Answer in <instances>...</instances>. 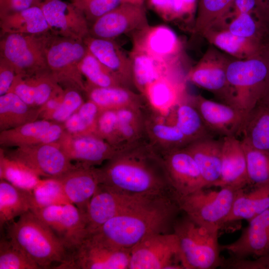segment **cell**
Here are the masks:
<instances>
[{"label":"cell","instance_id":"1","mask_svg":"<svg viewBox=\"0 0 269 269\" xmlns=\"http://www.w3.org/2000/svg\"><path fill=\"white\" fill-rule=\"evenodd\" d=\"M97 169L101 184L126 193L171 192L161 157L148 140L122 150Z\"/></svg>","mask_w":269,"mask_h":269},{"label":"cell","instance_id":"2","mask_svg":"<svg viewBox=\"0 0 269 269\" xmlns=\"http://www.w3.org/2000/svg\"><path fill=\"white\" fill-rule=\"evenodd\" d=\"M179 211L171 194L147 196L91 234L109 244L131 250L148 236L172 232Z\"/></svg>","mask_w":269,"mask_h":269},{"label":"cell","instance_id":"3","mask_svg":"<svg viewBox=\"0 0 269 269\" xmlns=\"http://www.w3.org/2000/svg\"><path fill=\"white\" fill-rule=\"evenodd\" d=\"M8 238L40 269L58 264L64 269L71 254L52 230L32 211H29L9 225Z\"/></svg>","mask_w":269,"mask_h":269},{"label":"cell","instance_id":"4","mask_svg":"<svg viewBox=\"0 0 269 269\" xmlns=\"http://www.w3.org/2000/svg\"><path fill=\"white\" fill-rule=\"evenodd\" d=\"M219 231L199 224L186 215L176 219L173 232L178 238L179 260L184 269H212L222 266Z\"/></svg>","mask_w":269,"mask_h":269},{"label":"cell","instance_id":"5","mask_svg":"<svg viewBox=\"0 0 269 269\" xmlns=\"http://www.w3.org/2000/svg\"><path fill=\"white\" fill-rule=\"evenodd\" d=\"M233 106L247 116L269 82V64L262 55L232 59L227 68Z\"/></svg>","mask_w":269,"mask_h":269},{"label":"cell","instance_id":"6","mask_svg":"<svg viewBox=\"0 0 269 269\" xmlns=\"http://www.w3.org/2000/svg\"><path fill=\"white\" fill-rule=\"evenodd\" d=\"M204 188L186 195H172L181 211L195 222L220 230L240 190L229 187Z\"/></svg>","mask_w":269,"mask_h":269},{"label":"cell","instance_id":"7","mask_svg":"<svg viewBox=\"0 0 269 269\" xmlns=\"http://www.w3.org/2000/svg\"><path fill=\"white\" fill-rule=\"evenodd\" d=\"M88 50L83 41L53 35L46 52V64L64 89H74L85 94L86 81L79 65Z\"/></svg>","mask_w":269,"mask_h":269},{"label":"cell","instance_id":"8","mask_svg":"<svg viewBox=\"0 0 269 269\" xmlns=\"http://www.w3.org/2000/svg\"><path fill=\"white\" fill-rule=\"evenodd\" d=\"M53 35L8 33L2 35L0 55L15 68L17 74L30 75L48 69L46 52Z\"/></svg>","mask_w":269,"mask_h":269},{"label":"cell","instance_id":"9","mask_svg":"<svg viewBox=\"0 0 269 269\" xmlns=\"http://www.w3.org/2000/svg\"><path fill=\"white\" fill-rule=\"evenodd\" d=\"M178 240L172 232L148 236L131 249L129 269H184Z\"/></svg>","mask_w":269,"mask_h":269},{"label":"cell","instance_id":"10","mask_svg":"<svg viewBox=\"0 0 269 269\" xmlns=\"http://www.w3.org/2000/svg\"><path fill=\"white\" fill-rule=\"evenodd\" d=\"M1 148L6 157L24 164L44 178H58L76 166L58 142L25 145L11 149Z\"/></svg>","mask_w":269,"mask_h":269},{"label":"cell","instance_id":"11","mask_svg":"<svg viewBox=\"0 0 269 269\" xmlns=\"http://www.w3.org/2000/svg\"><path fill=\"white\" fill-rule=\"evenodd\" d=\"M31 211L52 230L71 255L88 236L85 213L73 204Z\"/></svg>","mask_w":269,"mask_h":269},{"label":"cell","instance_id":"12","mask_svg":"<svg viewBox=\"0 0 269 269\" xmlns=\"http://www.w3.org/2000/svg\"><path fill=\"white\" fill-rule=\"evenodd\" d=\"M130 252L90 234L72 253L64 269H129Z\"/></svg>","mask_w":269,"mask_h":269},{"label":"cell","instance_id":"13","mask_svg":"<svg viewBox=\"0 0 269 269\" xmlns=\"http://www.w3.org/2000/svg\"><path fill=\"white\" fill-rule=\"evenodd\" d=\"M232 59L214 47H210L186 75L187 81L212 93L220 102L233 106L227 68Z\"/></svg>","mask_w":269,"mask_h":269},{"label":"cell","instance_id":"14","mask_svg":"<svg viewBox=\"0 0 269 269\" xmlns=\"http://www.w3.org/2000/svg\"><path fill=\"white\" fill-rule=\"evenodd\" d=\"M148 25L143 4L124 2L92 23L89 35L96 38L114 39Z\"/></svg>","mask_w":269,"mask_h":269},{"label":"cell","instance_id":"15","mask_svg":"<svg viewBox=\"0 0 269 269\" xmlns=\"http://www.w3.org/2000/svg\"><path fill=\"white\" fill-rule=\"evenodd\" d=\"M126 193L100 184L85 212L88 235L145 197Z\"/></svg>","mask_w":269,"mask_h":269},{"label":"cell","instance_id":"16","mask_svg":"<svg viewBox=\"0 0 269 269\" xmlns=\"http://www.w3.org/2000/svg\"><path fill=\"white\" fill-rule=\"evenodd\" d=\"M188 99L214 136L218 135L223 138L241 134L246 115L240 109L227 104L208 100L201 95H188Z\"/></svg>","mask_w":269,"mask_h":269},{"label":"cell","instance_id":"17","mask_svg":"<svg viewBox=\"0 0 269 269\" xmlns=\"http://www.w3.org/2000/svg\"><path fill=\"white\" fill-rule=\"evenodd\" d=\"M160 155L171 195H186L206 187L197 165L184 148Z\"/></svg>","mask_w":269,"mask_h":269},{"label":"cell","instance_id":"18","mask_svg":"<svg viewBox=\"0 0 269 269\" xmlns=\"http://www.w3.org/2000/svg\"><path fill=\"white\" fill-rule=\"evenodd\" d=\"M57 142L72 162L84 166L101 165L123 150L95 134L73 136L65 131Z\"/></svg>","mask_w":269,"mask_h":269},{"label":"cell","instance_id":"19","mask_svg":"<svg viewBox=\"0 0 269 269\" xmlns=\"http://www.w3.org/2000/svg\"><path fill=\"white\" fill-rule=\"evenodd\" d=\"M40 6L53 35L81 41L89 35L87 19L71 2L46 0Z\"/></svg>","mask_w":269,"mask_h":269},{"label":"cell","instance_id":"20","mask_svg":"<svg viewBox=\"0 0 269 269\" xmlns=\"http://www.w3.org/2000/svg\"><path fill=\"white\" fill-rule=\"evenodd\" d=\"M186 81V76L179 71L150 83L142 95L150 112L155 116L165 117L166 113L188 96Z\"/></svg>","mask_w":269,"mask_h":269},{"label":"cell","instance_id":"21","mask_svg":"<svg viewBox=\"0 0 269 269\" xmlns=\"http://www.w3.org/2000/svg\"><path fill=\"white\" fill-rule=\"evenodd\" d=\"M132 34V49L159 59L179 62L181 43L169 27L148 25Z\"/></svg>","mask_w":269,"mask_h":269},{"label":"cell","instance_id":"22","mask_svg":"<svg viewBox=\"0 0 269 269\" xmlns=\"http://www.w3.org/2000/svg\"><path fill=\"white\" fill-rule=\"evenodd\" d=\"M249 224L234 242L220 246L231 257L258 258L269 251V208L248 222Z\"/></svg>","mask_w":269,"mask_h":269},{"label":"cell","instance_id":"23","mask_svg":"<svg viewBox=\"0 0 269 269\" xmlns=\"http://www.w3.org/2000/svg\"><path fill=\"white\" fill-rule=\"evenodd\" d=\"M248 185L247 160L242 140L235 136L223 137L221 175L214 187L242 189Z\"/></svg>","mask_w":269,"mask_h":269},{"label":"cell","instance_id":"24","mask_svg":"<svg viewBox=\"0 0 269 269\" xmlns=\"http://www.w3.org/2000/svg\"><path fill=\"white\" fill-rule=\"evenodd\" d=\"M89 51L105 65L121 80L125 87L134 90L131 58L114 39L93 37L90 35L83 39Z\"/></svg>","mask_w":269,"mask_h":269},{"label":"cell","instance_id":"25","mask_svg":"<svg viewBox=\"0 0 269 269\" xmlns=\"http://www.w3.org/2000/svg\"><path fill=\"white\" fill-rule=\"evenodd\" d=\"M57 179L70 203L85 213L90 199L101 184L97 167L76 164Z\"/></svg>","mask_w":269,"mask_h":269},{"label":"cell","instance_id":"26","mask_svg":"<svg viewBox=\"0 0 269 269\" xmlns=\"http://www.w3.org/2000/svg\"><path fill=\"white\" fill-rule=\"evenodd\" d=\"M241 134L243 141L269 152V82L247 114Z\"/></svg>","mask_w":269,"mask_h":269},{"label":"cell","instance_id":"27","mask_svg":"<svg viewBox=\"0 0 269 269\" xmlns=\"http://www.w3.org/2000/svg\"><path fill=\"white\" fill-rule=\"evenodd\" d=\"M222 138L210 137L197 140L184 148L200 170L207 188L214 187L221 175Z\"/></svg>","mask_w":269,"mask_h":269},{"label":"cell","instance_id":"28","mask_svg":"<svg viewBox=\"0 0 269 269\" xmlns=\"http://www.w3.org/2000/svg\"><path fill=\"white\" fill-rule=\"evenodd\" d=\"M129 56L134 85L141 95L146 88L155 80L180 71L179 62L159 59L132 48Z\"/></svg>","mask_w":269,"mask_h":269},{"label":"cell","instance_id":"29","mask_svg":"<svg viewBox=\"0 0 269 269\" xmlns=\"http://www.w3.org/2000/svg\"><path fill=\"white\" fill-rule=\"evenodd\" d=\"M210 43L237 59H247L261 55V44L257 40L231 33L224 23L206 30L201 35Z\"/></svg>","mask_w":269,"mask_h":269},{"label":"cell","instance_id":"30","mask_svg":"<svg viewBox=\"0 0 269 269\" xmlns=\"http://www.w3.org/2000/svg\"><path fill=\"white\" fill-rule=\"evenodd\" d=\"M147 139L159 154L183 148L190 143L175 124H169L147 111L146 121Z\"/></svg>","mask_w":269,"mask_h":269},{"label":"cell","instance_id":"31","mask_svg":"<svg viewBox=\"0 0 269 269\" xmlns=\"http://www.w3.org/2000/svg\"><path fill=\"white\" fill-rule=\"evenodd\" d=\"M85 94L102 110L146 105L140 94L125 87H96L86 84Z\"/></svg>","mask_w":269,"mask_h":269},{"label":"cell","instance_id":"32","mask_svg":"<svg viewBox=\"0 0 269 269\" xmlns=\"http://www.w3.org/2000/svg\"><path fill=\"white\" fill-rule=\"evenodd\" d=\"M269 208V185L239 190L225 224L245 220L248 222Z\"/></svg>","mask_w":269,"mask_h":269},{"label":"cell","instance_id":"33","mask_svg":"<svg viewBox=\"0 0 269 269\" xmlns=\"http://www.w3.org/2000/svg\"><path fill=\"white\" fill-rule=\"evenodd\" d=\"M147 112L146 105L117 110L118 133L124 148L148 140L146 126Z\"/></svg>","mask_w":269,"mask_h":269},{"label":"cell","instance_id":"34","mask_svg":"<svg viewBox=\"0 0 269 269\" xmlns=\"http://www.w3.org/2000/svg\"><path fill=\"white\" fill-rule=\"evenodd\" d=\"M1 35L8 33L40 34L50 31V28L40 6L27 9L0 18Z\"/></svg>","mask_w":269,"mask_h":269},{"label":"cell","instance_id":"35","mask_svg":"<svg viewBox=\"0 0 269 269\" xmlns=\"http://www.w3.org/2000/svg\"><path fill=\"white\" fill-rule=\"evenodd\" d=\"M33 207L32 191L18 188L8 181H0V226L1 228Z\"/></svg>","mask_w":269,"mask_h":269},{"label":"cell","instance_id":"36","mask_svg":"<svg viewBox=\"0 0 269 269\" xmlns=\"http://www.w3.org/2000/svg\"><path fill=\"white\" fill-rule=\"evenodd\" d=\"M39 109L31 107L12 92L0 96V131L39 119Z\"/></svg>","mask_w":269,"mask_h":269},{"label":"cell","instance_id":"37","mask_svg":"<svg viewBox=\"0 0 269 269\" xmlns=\"http://www.w3.org/2000/svg\"><path fill=\"white\" fill-rule=\"evenodd\" d=\"M52 123L51 121L38 119L14 128L0 131V147L40 144L42 135Z\"/></svg>","mask_w":269,"mask_h":269},{"label":"cell","instance_id":"38","mask_svg":"<svg viewBox=\"0 0 269 269\" xmlns=\"http://www.w3.org/2000/svg\"><path fill=\"white\" fill-rule=\"evenodd\" d=\"M188 96L175 108L174 124L190 143L214 137L205 126L196 109L189 101Z\"/></svg>","mask_w":269,"mask_h":269},{"label":"cell","instance_id":"39","mask_svg":"<svg viewBox=\"0 0 269 269\" xmlns=\"http://www.w3.org/2000/svg\"><path fill=\"white\" fill-rule=\"evenodd\" d=\"M235 0H198L194 25L195 33L202 35L207 30L225 20Z\"/></svg>","mask_w":269,"mask_h":269},{"label":"cell","instance_id":"40","mask_svg":"<svg viewBox=\"0 0 269 269\" xmlns=\"http://www.w3.org/2000/svg\"><path fill=\"white\" fill-rule=\"evenodd\" d=\"M0 179L21 189L32 191L41 179L24 164L6 157L0 147Z\"/></svg>","mask_w":269,"mask_h":269},{"label":"cell","instance_id":"41","mask_svg":"<svg viewBox=\"0 0 269 269\" xmlns=\"http://www.w3.org/2000/svg\"><path fill=\"white\" fill-rule=\"evenodd\" d=\"M79 67L87 85L96 87H125L116 75L89 50Z\"/></svg>","mask_w":269,"mask_h":269},{"label":"cell","instance_id":"42","mask_svg":"<svg viewBox=\"0 0 269 269\" xmlns=\"http://www.w3.org/2000/svg\"><path fill=\"white\" fill-rule=\"evenodd\" d=\"M101 110L96 104L88 99L63 123L65 131L73 136L94 134Z\"/></svg>","mask_w":269,"mask_h":269},{"label":"cell","instance_id":"43","mask_svg":"<svg viewBox=\"0 0 269 269\" xmlns=\"http://www.w3.org/2000/svg\"><path fill=\"white\" fill-rule=\"evenodd\" d=\"M242 141L246 157L249 185H269V152Z\"/></svg>","mask_w":269,"mask_h":269},{"label":"cell","instance_id":"44","mask_svg":"<svg viewBox=\"0 0 269 269\" xmlns=\"http://www.w3.org/2000/svg\"><path fill=\"white\" fill-rule=\"evenodd\" d=\"M32 195L33 207L31 210L70 203L57 178L41 179L32 191Z\"/></svg>","mask_w":269,"mask_h":269},{"label":"cell","instance_id":"45","mask_svg":"<svg viewBox=\"0 0 269 269\" xmlns=\"http://www.w3.org/2000/svg\"><path fill=\"white\" fill-rule=\"evenodd\" d=\"M252 13H242L235 15L228 23L224 22L227 29L232 34L248 38L262 41L268 31L267 27Z\"/></svg>","mask_w":269,"mask_h":269},{"label":"cell","instance_id":"46","mask_svg":"<svg viewBox=\"0 0 269 269\" xmlns=\"http://www.w3.org/2000/svg\"><path fill=\"white\" fill-rule=\"evenodd\" d=\"M197 0H148L149 7L166 21L182 19L191 15Z\"/></svg>","mask_w":269,"mask_h":269},{"label":"cell","instance_id":"47","mask_svg":"<svg viewBox=\"0 0 269 269\" xmlns=\"http://www.w3.org/2000/svg\"><path fill=\"white\" fill-rule=\"evenodd\" d=\"M38 265L9 239L0 242V269H39Z\"/></svg>","mask_w":269,"mask_h":269},{"label":"cell","instance_id":"48","mask_svg":"<svg viewBox=\"0 0 269 269\" xmlns=\"http://www.w3.org/2000/svg\"><path fill=\"white\" fill-rule=\"evenodd\" d=\"M35 95L36 107L39 108L53 94L63 88L48 69L30 74Z\"/></svg>","mask_w":269,"mask_h":269},{"label":"cell","instance_id":"49","mask_svg":"<svg viewBox=\"0 0 269 269\" xmlns=\"http://www.w3.org/2000/svg\"><path fill=\"white\" fill-rule=\"evenodd\" d=\"M94 134L120 149H125L118 133L117 110H101Z\"/></svg>","mask_w":269,"mask_h":269},{"label":"cell","instance_id":"50","mask_svg":"<svg viewBox=\"0 0 269 269\" xmlns=\"http://www.w3.org/2000/svg\"><path fill=\"white\" fill-rule=\"evenodd\" d=\"M84 15L88 22L96 20L114 9L127 0H70Z\"/></svg>","mask_w":269,"mask_h":269},{"label":"cell","instance_id":"51","mask_svg":"<svg viewBox=\"0 0 269 269\" xmlns=\"http://www.w3.org/2000/svg\"><path fill=\"white\" fill-rule=\"evenodd\" d=\"M62 103L50 118L49 121L64 123L85 102L81 92L74 89H64Z\"/></svg>","mask_w":269,"mask_h":269},{"label":"cell","instance_id":"52","mask_svg":"<svg viewBox=\"0 0 269 269\" xmlns=\"http://www.w3.org/2000/svg\"><path fill=\"white\" fill-rule=\"evenodd\" d=\"M8 92L14 93L28 105L37 108L35 93L29 75L17 74Z\"/></svg>","mask_w":269,"mask_h":269},{"label":"cell","instance_id":"53","mask_svg":"<svg viewBox=\"0 0 269 269\" xmlns=\"http://www.w3.org/2000/svg\"><path fill=\"white\" fill-rule=\"evenodd\" d=\"M43 0H0V18L28 8L40 6Z\"/></svg>","mask_w":269,"mask_h":269},{"label":"cell","instance_id":"54","mask_svg":"<svg viewBox=\"0 0 269 269\" xmlns=\"http://www.w3.org/2000/svg\"><path fill=\"white\" fill-rule=\"evenodd\" d=\"M17 75L14 67L0 57V96L7 93Z\"/></svg>","mask_w":269,"mask_h":269},{"label":"cell","instance_id":"55","mask_svg":"<svg viewBox=\"0 0 269 269\" xmlns=\"http://www.w3.org/2000/svg\"><path fill=\"white\" fill-rule=\"evenodd\" d=\"M64 89H61L53 94L39 108L40 111L39 119H44L49 121L51 115L62 103L64 98Z\"/></svg>","mask_w":269,"mask_h":269},{"label":"cell","instance_id":"56","mask_svg":"<svg viewBox=\"0 0 269 269\" xmlns=\"http://www.w3.org/2000/svg\"><path fill=\"white\" fill-rule=\"evenodd\" d=\"M235 15L242 13H253L258 8L264 7L261 0H235Z\"/></svg>","mask_w":269,"mask_h":269},{"label":"cell","instance_id":"57","mask_svg":"<svg viewBox=\"0 0 269 269\" xmlns=\"http://www.w3.org/2000/svg\"><path fill=\"white\" fill-rule=\"evenodd\" d=\"M252 264L254 269H269V251L266 254L253 260Z\"/></svg>","mask_w":269,"mask_h":269},{"label":"cell","instance_id":"58","mask_svg":"<svg viewBox=\"0 0 269 269\" xmlns=\"http://www.w3.org/2000/svg\"><path fill=\"white\" fill-rule=\"evenodd\" d=\"M261 55L267 59L269 64V35L262 45Z\"/></svg>","mask_w":269,"mask_h":269},{"label":"cell","instance_id":"59","mask_svg":"<svg viewBox=\"0 0 269 269\" xmlns=\"http://www.w3.org/2000/svg\"><path fill=\"white\" fill-rule=\"evenodd\" d=\"M265 10L269 15V0H261Z\"/></svg>","mask_w":269,"mask_h":269},{"label":"cell","instance_id":"60","mask_svg":"<svg viewBox=\"0 0 269 269\" xmlns=\"http://www.w3.org/2000/svg\"><path fill=\"white\" fill-rule=\"evenodd\" d=\"M127 2L134 3H138V4H143V0H127Z\"/></svg>","mask_w":269,"mask_h":269},{"label":"cell","instance_id":"61","mask_svg":"<svg viewBox=\"0 0 269 269\" xmlns=\"http://www.w3.org/2000/svg\"><path fill=\"white\" fill-rule=\"evenodd\" d=\"M43 1L46 0H43Z\"/></svg>","mask_w":269,"mask_h":269}]
</instances>
